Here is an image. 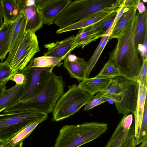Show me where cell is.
I'll return each mask as SVG.
<instances>
[{"label":"cell","mask_w":147,"mask_h":147,"mask_svg":"<svg viewBox=\"0 0 147 147\" xmlns=\"http://www.w3.org/2000/svg\"><path fill=\"white\" fill-rule=\"evenodd\" d=\"M109 99L103 96L100 93H97L96 95L92 96L84 105V110L89 111L102 103L108 101Z\"/></svg>","instance_id":"30"},{"label":"cell","mask_w":147,"mask_h":147,"mask_svg":"<svg viewBox=\"0 0 147 147\" xmlns=\"http://www.w3.org/2000/svg\"><path fill=\"white\" fill-rule=\"evenodd\" d=\"M137 7H131L123 13L114 28L110 36V40L117 39L131 24L137 13Z\"/></svg>","instance_id":"22"},{"label":"cell","mask_w":147,"mask_h":147,"mask_svg":"<svg viewBox=\"0 0 147 147\" xmlns=\"http://www.w3.org/2000/svg\"><path fill=\"white\" fill-rule=\"evenodd\" d=\"M3 23V18L1 7V2L0 0V28Z\"/></svg>","instance_id":"41"},{"label":"cell","mask_w":147,"mask_h":147,"mask_svg":"<svg viewBox=\"0 0 147 147\" xmlns=\"http://www.w3.org/2000/svg\"><path fill=\"white\" fill-rule=\"evenodd\" d=\"M137 82L140 85L147 86V60H142L139 73L137 77Z\"/></svg>","instance_id":"33"},{"label":"cell","mask_w":147,"mask_h":147,"mask_svg":"<svg viewBox=\"0 0 147 147\" xmlns=\"http://www.w3.org/2000/svg\"><path fill=\"white\" fill-rule=\"evenodd\" d=\"M129 9L126 7L124 6L123 3V0H121V3L118 8L117 14L114 21L110 27L107 30L105 34L107 33L111 35L115 25L123 13L127 11Z\"/></svg>","instance_id":"34"},{"label":"cell","mask_w":147,"mask_h":147,"mask_svg":"<svg viewBox=\"0 0 147 147\" xmlns=\"http://www.w3.org/2000/svg\"><path fill=\"white\" fill-rule=\"evenodd\" d=\"M3 144V143L0 141V147H2Z\"/></svg>","instance_id":"44"},{"label":"cell","mask_w":147,"mask_h":147,"mask_svg":"<svg viewBox=\"0 0 147 147\" xmlns=\"http://www.w3.org/2000/svg\"><path fill=\"white\" fill-rule=\"evenodd\" d=\"M40 51L37 37L30 30H26L18 45L10 50L4 62L12 70V76L21 72L28 64L34 55Z\"/></svg>","instance_id":"5"},{"label":"cell","mask_w":147,"mask_h":147,"mask_svg":"<svg viewBox=\"0 0 147 147\" xmlns=\"http://www.w3.org/2000/svg\"><path fill=\"white\" fill-rule=\"evenodd\" d=\"M103 36L101 33L94 30L93 25L81 29L75 36V48L80 47L83 49Z\"/></svg>","instance_id":"20"},{"label":"cell","mask_w":147,"mask_h":147,"mask_svg":"<svg viewBox=\"0 0 147 147\" xmlns=\"http://www.w3.org/2000/svg\"><path fill=\"white\" fill-rule=\"evenodd\" d=\"M72 1L71 0H50L38 9L44 24L48 25L54 24L55 20Z\"/></svg>","instance_id":"13"},{"label":"cell","mask_w":147,"mask_h":147,"mask_svg":"<svg viewBox=\"0 0 147 147\" xmlns=\"http://www.w3.org/2000/svg\"><path fill=\"white\" fill-rule=\"evenodd\" d=\"M97 76L111 79L121 76V74L118 69L108 61Z\"/></svg>","instance_id":"29"},{"label":"cell","mask_w":147,"mask_h":147,"mask_svg":"<svg viewBox=\"0 0 147 147\" xmlns=\"http://www.w3.org/2000/svg\"><path fill=\"white\" fill-rule=\"evenodd\" d=\"M29 63L32 67L42 68L59 67L63 63L59 59L44 56L33 58Z\"/></svg>","instance_id":"27"},{"label":"cell","mask_w":147,"mask_h":147,"mask_svg":"<svg viewBox=\"0 0 147 147\" xmlns=\"http://www.w3.org/2000/svg\"><path fill=\"white\" fill-rule=\"evenodd\" d=\"M142 1L146 3L147 2V0H142Z\"/></svg>","instance_id":"45"},{"label":"cell","mask_w":147,"mask_h":147,"mask_svg":"<svg viewBox=\"0 0 147 147\" xmlns=\"http://www.w3.org/2000/svg\"><path fill=\"white\" fill-rule=\"evenodd\" d=\"M112 94L120 92L122 99L119 103L115 104L119 114L124 115L129 113L133 114L136 110L138 94V84L137 82L121 76L113 78L110 88Z\"/></svg>","instance_id":"8"},{"label":"cell","mask_w":147,"mask_h":147,"mask_svg":"<svg viewBox=\"0 0 147 147\" xmlns=\"http://www.w3.org/2000/svg\"><path fill=\"white\" fill-rule=\"evenodd\" d=\"M10 80L14 82L16 84L18 85H22L27 82L25 76L22 72L16 74L12 76Z\"/></svg>","instance_id":"36"},{"label":"cell","mask_w":147,"mask_h":147,"mask_svg":"<svg viewBox=\"0 0 147 147\" xmlns=\"http://www.w3.org/2000/svg\"><path fill=\"white\" fill-rule=\"evenodd\" d=\"M6 89V86H0V95L2 93L3 91Z\"/></svg>","instance_id":"42"},{"label":"cell","mask_w":147,"mask_h":147,"mask_svg":"<svg viewBox=\"0 0 147 147\" xmlns=\"http://www.w3.org/2000/svg\"><path fill=\"white\" fill-rule=\"evenodd\" d=\"M27 86L26 82L22 85L15 84L5 89L0 95V113L20 100Z\"/></svg>","instance_id":"15"},{"label":"cell","mask_w":147,"mask_h":147,"mask_svg":"<svg viewBox=\"0 0 147 147\" xmlns=\"http://www.w3.org/2000/svg\"><path fill=\"white\" fill-rule=\"evenodd\" d=\"M26 6L24 11L26 19V30L35 32L44 24L43 21L39 10L29 0H26Z\"/></svg>","instance_id":"16"},{"label":"cell","mask_w":147,"mask_h":147,"mask_svg":"<svg viewBox=\"0 0 147 147\" xmlns=\"http://www.w3.org/2000/svg\"><path fill=\"white\" fill-rule=\"evenodd\" d=\"M12 76L10 67L4 62L0 63V86H5Z\"/></svg>","instance_id":"31"},{"label":"cell","mask_w":147,"mask_h":147,"mask_svg":"<svg viewBox=\"0 0 147 147\" xmlns=\"http://www.w3.org/2000/svg\"><path fill=\"white\" fill-rule=\"evenodd\" d=\"M138 17L137 13L129 26L117 39V44L108 60L118 69L121 76L137 82L142 65L135 42Z\"/></svg>","instance_id":"1"},{"label":"cell","mask_w":147,"mask_h":147,"mask_svg":"<svg viewBox=\"0 0 147 147\" xmlns=\"http://www.w3.org/2000/svg\"><path fill=\"white\" fill-rule=\"evenodd\" d=\"M138 0H123V3L124 6L129 9L137 7Z\"/></svg>","instance_id":"38"},{"label":"cell","mask_w":147,"mask_h":147,"mask_svg":"<svg viewBox=\"0 0 147 147\" xmlns=\"http://www.w3.org/2000/svg\"><path fill=\"white\" fill-rule=\"evenodd\" d=\"M117 9L93 24L94 30L100 33L104 36L114 21L117 14Z\"/></svg>","instance_id":"28"},{"label":"cell","mask_w":147,"mask_h":147,"mask_svg":"<svg viewBox=\"0 0 147 147\" xmlns=\"http://www.w3.org/2000/svg\"><path fill=\"white\" fill-rule=\"evenodd\" d=\"M136 6L138 12L140 13L144 12L146 9L143 3L140 0H138Z\"/></svg>","instance_id":"39"},{"label":"cell","mask_w":147,"mask_h":147,"mask_svg":"<svg viewBox=\"0 0 147 147\" xmlns=\"http://www.w3.org/2000/svg\"><path fill=\"white\" fill-rule=\"evenodd\" d=\"M134 125L124 128L120 121L104 147H136Z\"/></svg>","instance_id":"10"},{"label":"cell","mask_w":147,"mask_h":147,"mask_svg":"<svg viewBox=\"0 0 147 147\" xmlns=\"http://www.w3.org/2000/svg\"><path fill=\"white\" fill-rule=\"evenodd\" d=\"M48 114L34 110L0 114V141L9 142L16 134L36 119Z\"/></svg>","instance_id":"7"},{"label":"cell","mask_w":147,"mask_h":147,"mask_svg":"<svg viewBox=\"0 0 147 147\" xmlns=\"http://www.w3.org/2000/svg\"><path fill=\"white\" fill-rule=\"evenodd\" d=\"M108 124L97 121L77 125H66L60 130L54 147H79L104 134Z\"/></svg>","instance_id":"3"},{"label":"cell","mask_w":147,"mask_h":147,"mask_svg":"<svg viewBox=\"0 0 147 147\" xmlns=\"http://www.w3.org/2000/svg\"><path fill=\"white\" fill-rule=\"evenodd\" d=\"M3 18V24L12 22L23 11L18 0H0Z\"/></svg>","instance_id":"21"},{"label":"cell","mask_w":147,"mask_h":147,"mask_svg":"<svg viewBox=\"0 0 147 147\" xmlns=\"http://www.w3.org/2000/svg\"><path fill=\"white\" fill-rule=\"evenodd\" d=\"M75 36L72 35L63 40L45 45L47 51L44 56L57 58L62 61L75 49Z\"/></svg>","instance_id":"11"},{"label":"cell","mask_w":147,"mask_h":147,"mask_svg":"<svg viewBox=\"0 0 147 147\" xmlns=\"http://www.w3.org/2000/svg\"><path fill=\"white\" fill-rule=\"evenodd\" d=\"M92 96L78 85L73 84L57 101L53 111L52 120L60 121L73 115L84 106Z\"/></svg>","instance_id":"6"},{"label":"cell","mask_w":147,"mask_h":147,"mask_svg":"<svg viewBox=\"0 0 147 147\" xmlns=\"http://www.w3.org/2000/svg\"><path fill=\"white\" fill-rule=\"evenodd\" d=\"M138 49L142 60H147V32H146L142 44L138 45Z\"/></svg>","instance_id":"35"},{"label":"cell","mask_w":147,"mask_h":147,"mask_svg":"<svg viewBox=\"0 0 147 147\" xmlns=\"http://www.w3.org/2000/svg\"><path fill=\"white\" fill-rule=\"evenodd\" d=\"M50 0H29V2L39 9Z\"/></svg>","instance_id":"37"},{"label":"cell","mask_w":147,"mask_h":147,"mask_svg":"<svg viewBox=\"0 0 147 147\" xmlns=\"http://www.w3.org/2000/svg\"><path fill=\"white\" fill-rule=\"evenodd\" d=\"M139 147H147V140L142 143Z\"/></svg>","instance_id":"43"},{"label":"cell","mask_w":147,"mask_h":147,"mask_svg":"<svg viewBox=\"0 0 147 147\" xmlns=\"http://www.w3.org/2000/svg\"><path fill=\"white\" fill-rule=\"evenodd\" d=\"M47 117L38 118L28 125L16 134L9 141L12 145L22 142L40 123L45 121Z\"/></svg>","instance_id":"26"},{"label":"cell","mask_w":147,"mask_h":147,"mask_svg":"<svg viewBox=\"0 0 147 147\" xmlns=\"http://www.w3.org/2000/svg\"><path fill=\"white\" fill-rule=\"evenodd\" d=\"M121 0H75L68 5L54 22L63 28L106 8L119 6Z\"/></svg>","instance_id":"4"},{"label":"cell","mask_w":147,"mask_h":147,"mask_svg":"<svg viewBox=\"0 0 147 147\" xmlns=\"http://www.w3.org/2000/svg\"><path fill=\"white\" fill-rule=\"evenodd\" d=\"M64 60L63 66L68 71L71 77L76 79L80 82L87 78V63L83 58L78 57L72 61H69L65 58Z\"/></svg>","instance_id":"19"},{"label":"cell","mask_w":147,"mask_h":147,"mask_svg":"<svg viewBox=\"0 0 147 147\" xmlns=\"http://www.w3.org/2000/svg\"><path fill=\"white\" fill-rule=\"evenodd\" d=\"M22 142H21L14 145H12L8 142L4 143L2 147H22Z\"/></svg>","instance_id":"40"},{"label":"cell","mask_w":147,"mask_h":147,"mask_svg":"<svg viewBox=\"0 0 147 147\" xmlns=\"http://www.w3.org/2000/svg\"><path fill=\"white\" fill-rule=\"evenodd\" d=\"M119 7L118 6H115L103 9L65 27L59 28L56 31V33L60 34L74 30L80 29L95 24L111 13L117 10Z\"/></svg>","instance_id":"12"},{"label":"cell","mask_w":147,"mask_h":147,"mask_svg":"<svg viewBox=\"0 0 147 147\" xmlns=\"http://www.w3.org/2000/svg\"><path fill=\"white\" fill-rule=\"evenodd\" d=\"M111 79L96 76L91 78H86L80 82L78 85L83 90L91 96L105 89L109 84Z\"/></svg>","instance_id":"18"},{"label":"cell","mask_w":147,"mask_h":147,"mask_svg":"<svg viewBox=\"0 0 147 147\" xmlns=\"http://www.w3.org/2000/svg\"><path fill=\"white\" fill-rule=\"evenodd\" d=\"M26 25V18L24 11H22L12 24L9 51L15 49L20 43L24 35Z\"/></svg>","instance_id":"17"},{"label":"cell","mask_w":147,"mask_h":147,"mask_svg":"<svg viewBox=\"0 0 147 147\" xmlns=\"http://www.w3.org/2000/svg\"><path fill=\"white\" fill-rule=\"evenodd\" d=\"M138 84V98L136 110L134 114V135L136 146L140 136L147 93V87L141 86Z\"/></svg>","instance_id":"14"},{"label":"cell","mask_w":147,"mask_h":147,"mask_svg":"<svg viewBox=\"0 0 147 147\" xmlns=\"http://www.w3.org/2000/svg\"><path fill=\"white\" fill-rule=\"evenodd\" d=\"M13 23H3L0 28V60L1 62H3L9 51Z\"/></svg>","instance_id":"23"},{"label":"cell","mask_w":147,"mask_h":147,"mask_svg":"<svg viewBox=\"0 0 147 147\" xmlns=\"http://www.w3.org/2000/svg\"><path fill=\"white\" fill-rule=\"evenodd\" d=\"M110 35L105 33L97 46L91 58L87 61V68L86 72V78H88L90 74L95 66L100 56L107 43L110 40Z\"/></svg>","instance_id":"24"},{"label":"cell","mask_w":147,"mask_h":147,"mask_svg":"<svg viewBox=\"0 0 147 147\" xmlns=\"http://www.w3.org/2000/svg\"><path fill=\"white\" fill-rule=\"evenodd\" d=\"M65 87L63 77L53 71L36 95L28 99L20 100L6 109L3 113L26 110H34L47 114L53 112L57 101L64 93Z\"/></svg>","instance_id":"2"},{"label":"cell","mask_w":147,"mask_h":147,"mask_svg":"<svg viewBox=\"0 0 147 147\" xmlns=\"http://www.w3.org/2000/svg\"><path fill=\"white\" fill-rule=\"evenodd\" d=\"M147 140V100L146 99L140 137L136 145Z\"/></svg>","instance_id":"32"},{"label":"cell","mask_w":147,"mask_h":147,"mask_svg":"<svg viewBox=\"0 0 147 147\" xmlns=\"http://www.w3.org/2000/svg\"><path fill=\"white\" fill-rule=\"evenodd\" d=\"M54 67H34L29 63L21 72L25 76L28 86L20 100L30 98L38 93L52 72Z\"/></svg>","instance_id":"9"},{"label":"cell","mask_w":147,"mask_h":147,"mask_svg":"<svg viewBox=\"0 0 147 147\" xmlns=\"http://www.w3.org/2000/svg\"><path fill=\"white\" fill-rule=\"evenodd\" d=\"M138 13V22L135 35V42L138 45L143 43L146 32H147V10L144 12Z\"/></svg>","instance_id":"25"}]
</instances>
